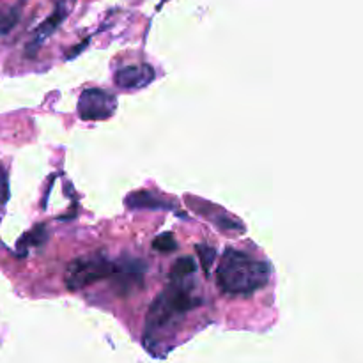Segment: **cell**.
I'll list each match as a JSON object with an SVG mask.
<instances>
[{
  "label": "cell",
  "mask_w": 363,
  "mask_h": 363,
  "mask_svg": "<svg viewBox=\"0 0 363 363\" xmlns=\"http://www.w3.org/2000/svg\"><path fill=\"white\" fill-rule=\"evenodd\" d=\"M197 269V262H195L194 257H181L174 262L172 269H170V280L177 279H186V277H191Z\"/></svg>",
  "instance_id": "9c48e42d"
},
{
  "label": "cell",
  "mask_w": 363,
  "mask_h": 363,
  "mask_svg": "<svg viewBox=\"0 0 363 363\" xmlns=\"http://www.w3.org/2000/svg\"><path fill=\"white\" fill-rule=\"evenodd\" d=\"M195 252H197L199 262H201L202 269H204V275L209 277V273H211V268H213V264H215V259H216L215 248L209 247V245L199 243V245H195Z\"/></svg>",
  "instance_id": "30bf717a"
},
{
  "label": "cell",
  "mask_w": 363,
  "mask_h": 363,
  "mask_svg": "<svg viewBox=\"0 0 363 363\" xmlns=\"http://www.w3.org/2000/svg\"><path fill=\"white\" fill-rule=\"evenodd\" d=\"M117 273V262L103 254H91L71 261L66 268L64 282L69 291H80L96 282L110 279Z\"/></svg>",
  "instance_id": "3957f363"
},
{
  "label": "cell",
  "mask_w": 363,
  "mask_h": 363,
  "mask_svg": "<svg viewBox=\"0 0 363 363\" xmlns=\"http://www.w3.org/2000/svg\"><path fill=\"white\" fill-rule=\"evenodd\" d=\"M67 14V7H66V2H59L57 4L55 11H53L52 14H50L48 18H46L45 21H43L41 25H39L38 30L34 32V38L30 39V43H28L27 46V53L28 55H34L35 50L39 48V46L43 45V43L46 41V39L50 38V35L53 34V32L59 28V25L62 23L64 18H66Z\"/></svg>",
  "instance_id": "8992f818"
},
{
  "label": "cell",
  "mask_w": 363,
  "mask_h": 363,
  "mask_svg": "<svg viewBox=\"0 0 363 363\" xmlns=\"http://www.w3.org/2000/svg\"><path fill=\"white\" fill-rule=\"evenodd\" d=\"M156 73L155 67L149 64H140V66H126L121 67L116 73V84L121 89H142L155 80Z\"/></svg>",
  "instance_id": "5b68a950"
},
{
  "label": "cell",
  "mask_w": 363,
  "mask_h": 363,
  "mask_svg": "<svg viewBox=\"0 0 363 363\" xmlns=\"http://www.w3.org/2000/svg\"><path fill=\"white\" fill-rule=\"evenodd\" d=\"M18 18H20V9H11L6 14H0V35L7 34L14 25L18 23Z\"/></svg>",
  "instance_id": "4fadbf2b"
},
{
  "label": "cell",
  "mask_w": 363,
  "mask_h": 363,
  "mask_svg": "<svg viewBox=\"0 0 363 363\" xmlns=\"http://www.w3.org/2000/svg\"><path fill=\"white\" fill-rule=\"evenodd\" d=\"M45 241H46V229H45V225H38V227H34V229H32L30 233H27L23 238H21L20 243H18V248H20V250H21V248L25 247V250H27V248L30 247V245H34V247H39V245L45 243Z\"/></svg>",
  "instance_id": "8fae6325"
},
{
  "label": "cell",
  "mask_w": 363,
  "mask_h": 363,
  "mask_svg": "<svg viewBox=\"0 0 363 363\" xmlns=\"http://www.w3.org/2000/svg\"><path fill=\"white\" fill-rule=\"evenodd\" d=\"M9 199V184H7L6 170L0 169V202H7Z\"/></svg>",
  "instance_id": "5bb4252c"
},
{
  "label": "cell",
  "mask_w": 363,
  "mask_h": 363,
  "mask_svg": "<svg viewBox=\"0 0 363 363\" xmlns=\"http://www.w3.org/2000/svg\"><path fill=\"white\" fill-rule=\"evenodd\" d=\"M272 266L234 248L223 252L216 268V284L225 294H252L269 282Z\"/></svg>",
  "instance_id": "7a4b0ae2"
},
{
  "label": "cell",
  "mask_w": 363,
  "mask_h": 363,
  "mask_svg": "<svg viewBox=\"0 0 363 363\" xmlns=\"http://www.w3.org/2000/svg\"><path fill=\"white\" fill-rule=\"evenodd\" d=\"M126 206L130 209H174V204L162 201L149 191H133L126 197Z\"/></svg>",
  "instance_id": "ba28073f"
},
{
  "label": "cell",
  "mask_w": 363,
  "mask_h": 363,
  "mask_svg": "<svg viewBox=\"0 0 363 363\" xmlns=\"http://www.w3.org/2000/svg\"><path fill=\"white\" fill-rule=\"evenodd\" d=\"M152 248L162 254H170V252L177 250V241L174 240V236L170 233L160 234L155 241H152Z\"/></svg>",
  "instance_id": "7c38bea8"
},
{
  "label": "cell",
  "mask_w": 363,
  "mask_h": 363,
  "mask_svg": "<svg viewBox=\"0 0 363 363\" xmlns=\"http://www.w3.org/2000/svg\"><path fill=\"white\" fill-rule=\"evenodd\" d=\"M186 201H188V204L191 206V208H195V211L201 213V215L206 216L208 220H211L213 225L218 227L220 230H225V233H243V230H245L241 220L234 218V216H230L229 213L223 211V209L213 208V206H211L213 211H208V209H204L201 204H199L197 199L194 201V199L188 197Z\"/></svg>",
  "instance_id": "52a82bcc"
},
{
  "label": "cell",
  "mask_w": 363,
  "mask_h": 363,
  "mask_svg": "<svg viewBox=\"0 0 363 363\" xmlns=\"http://www.w3.org/2000/svg\"><path fill=\"white\" fill-rule=\"evenodd\" d=\"M201 303L202 301L195 294L190 277L172 280L149 308L145 318V342L172 330L184 318V314L194 311Z\"/></svg>",
  "instance_id": "6da1fadb"
},
{
  "label": "cell",
  "mask_w": 363,
  "mask_h": 363,
  "mask_svg": "<svg viewBox=\"0 0 363 363\" xmlns=\"http://www.w3.org/2000/svg\"><path fill=\"white\" fill-rule=\"evenodd\" d=\"M117 108L116 96L103 89H85L78 99V116L84 121H106Z\"/></svg>",
  "instance_id": "277c9868"
}]
</instances>
